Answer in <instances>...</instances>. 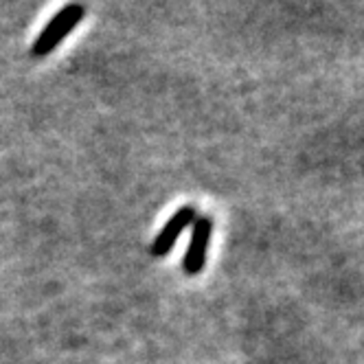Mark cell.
<instances>
[{
	"label": "cell",
	"mask_w": 364,
	"mask_h": 364,
	"mask_svg": "<svg viewBox=\"0 0 364 364\" xmlns=\"http://www.w3.org/2000/svg\"><path fill=\"white\" fill-rule=\"evenodd\" d=\"M86 16V7L84 5H66L64 9H60L46 27L40 31L38 40L31 46V55L33 58H44L48 53H53V48H58L66 36L84 20Z\"/></svg>",
	"instance_id": "obj_1"
},
{
	"label": "cell",
	"mask_w": 364,
	"mask_h": 364,
	"mask_svg": "<svg viewBox=\"0 0 364 364\" xmlns=\"http://www.w3.org/2000/svg\"><path fill=\"white\" fill-rule=\"evenodd\" d=\"M209 235H211V222L206 218H200L193 226L191 244H189V250L185 255V272L187 274H198L202 270L204 259H206V244H209Z\"/></svg>",
	"instance_id": "obj_3"
},
{
	"label": "cell",
	"mask_w": 364,
	"mask_h": 364,
	"mask_svg": "<svg viewBox=\"0 0 364 364\" xmlns=\"http://www.w3.org/2000/svg\"><path fill=\"white\" fill-rule=\"evenodd\" d=\"M191 222H193V209H191V206H185V209H180V211L165 224V228L159 232V237L154 240V244H151V255H154V257H163V255H167V252L173 248L176 240L180 237V232L185 230Z\"/></svg>",
	"instance_id": "obj_2"
}]
</instances>
